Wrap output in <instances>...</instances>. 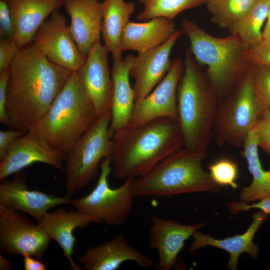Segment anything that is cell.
Returning <instances> with one entry per match:
<instances>
[{"label": "cell", "mask_w": 270, "mask_h": 270, "mask_svg": "<svg viewBox=\"0 0 270 270\" xmlns=\"http://www.w3.org/2000/svg\"><path fill=\"white\" fill-rule=\"evenodd\" d=\"M73 72L48 60L32 42L10 68L6 112L13 129L28 132L46 112Z\"/></svg>", "instance_id": "cell-1"}, {"label": "cell", "mask_w": 270, "mask_h": 270, "mask_svg": "<svg viewBox=\"0 0 270 270\" xmlns=\"http://www.w3.org/2000/svg\"><path fill=\"white\" fill-rule=\"evenodd\" d=\"M111 139L112 173L114 178L122 180L144 175L184 147L178 121L168 118L128 124L116 131Z\"/></svg>", "instance_id": "cell-2"}, {"label": "cell", "mask_w": 270, "mask_h": 270, "mask_svg": "<svg viewBox=\"0 0 270 270\" xmlns=\"http://www.w3.org/2000/svg\"><path fill=\"white\" fill-rule=\"evenodd\" d=\"M177 104L184 148L205 158L213 138L218 101L206 74L200 70L188 50L178 86Z\"/></svg>", "instance_id": "cell-3"}, {"label": "cell", "mask_w": 270, "mask_h": 270, "mask_svg": "<svg viewBox=\"0 0 270 270\" xmlns=\"http://www.w3.org/2000/svg\"><path fill=\"white\" fill-rule=\"evenodd\" d=\"M182 28L189 40L188 50L196 61L207 68L206 76L219 105L249 72L250 46L234 34L212 36L188 19L183 20Z\"/></svg>", "instance_id": "cell-4"}, {"label": "cell", "mask_w": 270, "mask_h": 270, "mask_svg": "<svg viewBox=\"0 0 270 270\" xmlns=\"http://www.w3.org/2000/svg\"><path fill=\"white\" fill-rule=\"evenodd\" d=\"M98 118L76 72H73L46 112L28 132L66 154Z\"/></svg>", "instance_id": "cell-5"}, {"label": "cell", "mask_w": 270, "mask_h": 270, "mask_svg": "<svg viewBox=\"0 0 270 270\" xmlns=\"http://www.w3.org/2000/svg\"><path fill=\"white\" fill-rule=\"evenodd\" d=\"M204 158L182 148L134 178L131 184L132 195L168 198L195 192H219L220 186L202 166Z\"/></svg>", "instance_id": "cell-6"}, {"label": "cell", "mask_w": 270, "mask_h": 270, "mask_svg": "<svg viewBox=\"0 0 270 270\" xmlns=\"http://www.w3.org/2000/svg\"><path fill=\"white\" fill-rule=\"evenodd\" d=\"M111 116L98 117L65 156L66 193L70 197L83 189L100 172V164L111 157L112 139L108 134Z\"/></svg>", "instance_id": "cell-7"}, {"label": "cell", "mask_w": 270, "mask_h": 270, "mask_svg": "<svg viewBox=\"0 0 270 270\" xmlns=\"http://www.w3.org/2000/svg\"><path fill=\"white\" fill-rule=\"evenodd\" d=\"M250 70L219 104L213 129V138L219 146L228 144L236 148L242 146L262 114Z\"/></svg>", "instance_id": "cell-8"}, {"label": "cell", "mask_w": 270, "mask_h": 270, "mask_svg": "<svg viewBox=\"0 0 270 270\" xmlns=\"http://www.w3.org/2000/svg\"><path fill=\"white\" fill-rule=\"evenodd\" d=\"M111 172V157H108L100 163L98 178L94 189L84 196L72 200L70 204L81 212L96 217L99 222L120 226L126 221L133 208L135 198L131 184L134 178H127L120 186L114 188L108 180Z\"/></svg>", "instance_id": "cell-9"}, {"label": "cell", "mask_w": 270, "mask_h": 270, "mask_svg": "<svg viewBox=\"0 0 270 270\" xmlns=\"http://www.w3.org/2000/svg\"><path fill=\"white\" fill-rule=\"evenodd\" d=\"M37 223L23 214L0 205V250L1 252L42 260L50 241Z\"/></svg>", "instance_id": "cell-10"}, {"label": "cell", "mask_w": 270, "mask_h": 270, "mask_svg": "<svg viewBox=\"0 0 270 270\" xmlns=\"http://www.w3.org/2000/svg\"><path fill=\"white\" fill-rule=\"evenodd\" d=\"M32 42L51 62L72 72L77 71L86 60L74 42L64 16L56 10L40 27Z\"/></svg>", "instance_id": "cell-11"}, {"label": "cell", "mask_w": 270, "mask_h": 270, "mask_svg": "<svg viewBox=\"0 0 270 270\" xmlns=\"http://www.w3.org/2000/svg\"><path fill=\"white\" fill-rule=\"evenodd\" d=\"M108 53L98 41L90 49L85 62L76 71L98 117L112 116L113 82L108 62Z\"/></svg>", "instance_id": "cell-12"}, {"label": "cell", "mask_w": 270, "mask_h": 270, "mask_svg": "<svg viewBox=\"0 0 270 270\" xmlns=\"http://www.w3.org/2000/svg\"><path fill=\"white\" fill-rule=\"evenodd\" d=\"M184 62L176 58L162 80L146 96L136 101L128 124L136 126L162 118L178 120L177 89Z\"/></svg>", "instance_id": "cell-13"}, {"label": "cell", "mask_w": 270, "mask_h": 270, "mask_svg": "<svg viewBox=\"0 0 270 270\" xmlns=\"http://www.w3.org/2000/svg\"><path fill=\"white\" fill-rule=\"evenodd\" d=\"M65 156L40 136L28 132L13 143L0 161V180L38 162L64 172Z\"/></svg>", "instance_id": "cell-14"}, {"label": "cell", "mask_w": 270, "mask_h": 270, "mask_svg": "<svg viewBox=\"0 0 270 270\" xmlns=\"http://www.w3.org/2000/svg\"><path fill=\"white\" fill-rule=\"evenodd\" d=\"M71 200L66 196L59 197L29 190L26 184V173L23 170L15 174L10 180H0V205L26 213L37 222L52 208L70 204Z\"/></svg>", "instance_id": "cell-15"}, {"label": "cell", "mask_w": 270, "mask_h": 270, "mask_svg": "<svg viewBox=\"0 0 270 270\" xmlns=\"http://www.w3.org/2000/svg\"><path fill=\"white\" fill-rule=\"evenodd\" d=\"M180 34L178 30L164 42L135 56L130 70V76L135 80V102L148 96L166 76L172 62V49Z\"/></svg>", "instance_id": "cell-16"}, {"label": "cell", "mask_w": 270, "mask_h": 270, "mask_svg": "<svg viewBox=\"0 0 270 270\" xmlns=\"http://www.w3.org/2000/svg\"><path fill=\"white\" fill-rule=\"evenodd\" d=\"M204 225L203 223L184 224L152 216L149 232V246L158 253L156 269L171 270L185 242Z\"/></svg>", "instance_id": "cell-17"}, {"label": "cell", "mask_w": 270, "mask_h": 270, "mask_svg": "<svg viewBox=\"0 0 270 270\" xmlns=\"http://www.w3.org/2000/svg\"><path fill=\"white\" fill-rule=\"evenodd\" d=\"M78 261L85 270H116L128 261L134 262L143 269L150 268L154 264L151 258L130 245L121 234L89 248Z\"/></svg>", "instance_id": "cell-18"}, {"label": "cell", "mask_w": 270, "mask_h": 270, "mask_svg": "<svg viewBox=\"0 0 270 270\" xmlns=\"http://www.w3.org/2000/svg\"><path fill=\"white\" fill-rule=\"evenodd\" d=\"M98 218L76 210L67 211L58 208L47 212L37 223L46 234L60 246L65 258L73 270H82L72 258L76 238L74 232L78 228H84L92 222H98Z\"/></svg>", "instance_id": "cell-19"}, {"label": "cell", "mask_w": 270, "mask_h": 270, "mask_svg": "<svg viewBox=\"0 0 270 270\" xmlns=\"http://www.w3.org/2000/svg\"><path fill=\"white\" fill-rule=\"evenodd\" d=\"M64 5L70 18V34L80 50L87 56L100 40L102 2L98 0H64Z\"/></svg>", "instance_id": "cell-20"}, {"label": "cell", "mask_w": 270, "mask_h": 270, "mask_svg": "<svg viewBox=\"0 0 270 270\" xmlns=\"http://www.w3.org/2000/svg\"><path fill=\"white\" fill-rule=\"evenodd\" d=\"M14 26L13 39L19 48L32 42L36 33L64 0H7Z\"/></svg>", "instance_id": "cell-21"}, {"label": "cell", "mask_w": 270, "mask_h": 270, "mask_svg": "<svg viewBox=\"0 0 270 270\" xmlns=\"http://www.w3.org/2000/svg\"><path fill=\"white\" fill-rule=\"evenodd\" d=\"M269 214L262 210L252 215V221L244 233L224 239H216L198 230L192 235L193 241L190 250L194 254L198 250L206 246H212L224 250L230 254L228 268L236 270L240 256L246 253L254 260L259 253L258 246L253 242L254 236L262 224L268 218Z\"/></svg>", "instance_id": "cell-22"}, {"label": "cell", "mask_w": 270, "mask_h": 270, "mask_svg": "<svg viewBox=\"0 0 270 270\" xmlns=\"http://www.w3.org/2000/svg\"><path fill=\"white\" fill-rule=\"evenodd\" d=\"M135 56L114 60L111 70L113 82L112 111L108 128L111 138L114 132L128 124L135 102V94L130 82V70Z\"/></svg>", "instance_id": "cell-23"}, {"label": "cell", "mask_w": 270, "mask_h": 270, "mask_svg": "<svg viewBox=\"0 0 270 270\" xmlns=\"http://www.w3.org/2000/svg\"><path fill=\"white\" fill-rule=\"evenodd\" d=\"M176 30L174 22L164 18L142 22H129L122 36L121 50L142 52L164 42Z\"/></svg>", "instance_id": "cell-24"}, {"label": "cell", "mask_w": 270, "mask_h": 270, "mask_svg": "<svg viewBox=\"0 0 270 270\" xmlns=\"http://www.w3.org/2000/svg\"><path fill=\"white\" fill-rule=\"evenodd\" d=\"M101 34L104 46L110 52L114 60L122 59L120 40L122 32L135 10L132 2L124 0H104Z\"/></svg>", "instance_id": "cell-25"}, {"label": "cell", "mask_w": 270, "mask_h": 270, "mask_svg": "<svg viewBox=\"0 0 270 270\" xmlns=\"http://www.w3.org/2000/svg\"><path fill=\"white\" fill-rule=\"evenodd\" d=\"M258 146L254 127L248 133L242 146V156L246 159L248 170L252 176L250 186L243 188L240 194V202L244 204L270 197V170H263Z\"/></svg>", "instance_id": "cell-26"}, {"label": "cell", "mask_w": 270, "mask_h": 270, "mask_svg": "<svg viewBox=\"0 0 270 270\" xmlns=\"http://www.w3.org/2000/svg\"><path fill=\"white\" fill-rule=\"evenodd\" d=\"M270 8V0H257L250 10L229 30L250 46L263 41L262 26Z\"/></svg>", "instance_id": "cell-27"}, {"label": "cell", "mask_w": 270, "mask_h": 270, "mask_svg": "<svg viewBox=\"0 0 270 270\" xmlns=\"http://www.w3.org/2000/svg\"><path fill=\"white\" fill-rule=\"evenodd\" d=\"M257 0H206L212 21L230 29L250 10Z\"/></svg>", "instance_id": "cell-28"}, {"label": "cell", "mask_w": 270, "mask_h": 270, "mask_svg": "<svg viewBox=\"0 0 270 270\" xmlns=\"http://www.w3.org/2000/svg\"><path fill=\"white\" fill-rule=\"evenodd\" d=\"M144 5L143 10L136 15L140 21L156 18L172 20L181 12L205 4L206 0H138Z\"/></svg>", "instance_id": "cell-29"}, {"label": "cell", "mask_w": 270, "mask_h": 270, "mask_svg": "<svg viewBox=\"0 0 270 270\" xmlns=\"http://www.w3.org/2000/svg\"><path fill=\"white\" fill-rule=\"evenodd\" d=\"M208 169L213 180L220 186H228L237 188L236 181L238 174V166L232 160L226 158H220L210 164Z\"/></svg>", "instance_id": "cell-30"}, {"label": "cell", "mask_w": 270, "mask_h": 270, "mask_svg": "<svg viewBox=\"0 0 270 270\" xmlns=\"http://www.w3.org/2000/svg\"><path fill=\"white\" fill-rule=\"evenodd\" d=\"M250 71L256 99L262 112L270 109V68L252 66Z\"/></svg>", "instance_id": "cell-31"}, {"label": "cell", "mask_w": 270, "mask_h": 270, "mask_svg": "<svg viewBox=\"0 0 270 270\" xmlns=\"http://www.w3.org/2000/svg\"><path fill=\"white\" fill-rule=\"evenodd\" d=\"M255 128L258 146L270 156V109L262 112Z\"/></svg>", "instance_id": "cell-32"}, {"label": "cell", "mask_w": 270, "mask_h": 270, "mask_svg": "<svg viewBox=\"0 0 270 270\" xmlns=\"http://www.w3.org/2000/svg\"><path fill=\"white\" fill-rule=\"evenodd\" d=\"M248 58L252 66H264L270 68V42L263 40L258 44L250 46Z\"/></svg>", "instance_id": "cell-33"}, {"label": "cell", "mask_w": 270, "mask_h": 270, "mask_svg": "<svg viewBox=\"0 0 270 270\" xmlns=\"http://www.w3.org/2000/svg\"><path fill=\"white\" fill-rule=\"evenodd\" d=\"M19 50L14 39L0 38V72L10 68Z\"/></svg>", "instance_id": "cell-34"}, {"label": "cell", "mask_w": 270, "mask_h": 270, "mask_svg": "<svg viewBox=\"0 0 270 270\" xmlns=\"http://www.w3.org/2000/svg\"><path fill=\"white\" fill-rule=\"evenodd\" d=\"M0 36L1 38L13 39L14 26L7 1L0 0Z\"/></svg>", "instance_id": "cell-35"}, {"label": "cell", "mask_w": 270, "mask_h": 270, "mask_svg": "<svg viewBox=\"0 0 270 270\" xmlns=\"http://www.w3.org/2000/svg\"><path fill=\"white\" fill-rule=\"evenodd\" d=\"M228 208L230 212L232 214H236L240 212L248 210L252 208H258L270 214V197L262 199L259 202L252 204L232 202L228 204Z\"/></svg>", "instance_id": "cell-36"}, {"label": "cell", "mask_w": 270, "mask_h": 270, "mask_svg": "<svg viewBox=\"0 0 270 270\" xmlns=\"http://www.w3.org/2000/svg\"><path fill=\"white\" fill-rule=\"evenodd\" d=\"M10 76V68L0 72V122L10 126V122L6 112V90Z\"/></svg>", "instance_id": "cell-37"}, {"label": "cell", "mask_w": 270, "mask_h": 270, "mask_svg": "<svg viewBox=\"0 0 270 270\" xmlns=\"http://www.w3.org/2000/svg\"><path fill=\"white\" fill-rule=\"evenodd\" d=\"M26 132L12 129L0 132V161L13 143Z\"/></svg>", "instance_id": "cell-38"}, {"label": "cell", "mask_w": 270, "mask_h": 270, "mask_svg": "<svg viewBox=\"0 0 270 270\" xmlns=\"http://www.w3.org/2000/svg\"><path fill=\"white\" fill-rule=\"evenodd\" d=\"M24 268L26 270H46V264L41 260L30 256H24Z\"/></svg>", "instance_id": "cell-39"}, {"label": "cell", "mask_w": 270, "mask_h": 270, "mask_svg": "<svg viewBox=\"0 0 270 270\" xmlns=\"http://www.w3.org/2000/svg\"><path fill=\"white\" fill-rule=\"evenodd\" d=\"M262 38L264 40L270 42V8L266 24L262 30Z\"/></svg>", "instance_id": "cell-40"}, {"label": "cell", "mask_w": 270, "mask_h": 270, "mask_svg": "<svg viewBox=\"0 0 270 270\" xmlns=\"http://www.w3.org/2000/svg\"><path fill=\"white\" fill-rule=\"evenodd\" d=\"M12 268V264L0 253V270H10Z\"/></svg>", "instance_id": "cell-41"}, {"label": "cell", "mask_w": 270, "mask_h": 270, "mask_svg": "<svg viewBox=\"0 0 270 270\" xmlns=\"http://www.w3.org/2000/svg\"></svg>", "instance_id": "cell-42"}]
</instances>
